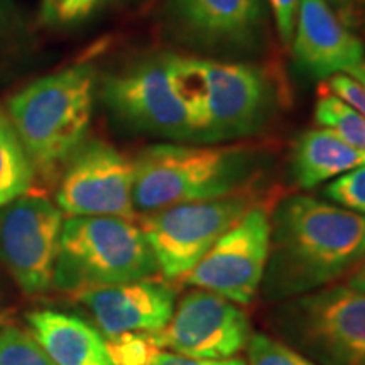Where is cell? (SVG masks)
<instances>
[{
	"label": "cell",
	"mask_w": 365,
	"mask_h": 365,
	"mask_svg": "<svg viewBox=\"0 0 365 365\" xmlns=\"http://www.w3.org/2000/svg\"><path fill=\"white\" fill-rule=\"evenodd\" d=\"M364 261L365 217L308 195L286 196L271 215L264 294H309L350 276Z\"/></svg>",
	"instance_id": "obj_1"
},
{
	"label": "cell",
	"mask_w": 365,
	"mask_h": 365,
	"mask_svg": "<svg viewBox=\"0 0 365 365\" xmlns=\"http://www.w3.org/2000/svg\"><path fill=\"white\" fill-rule=\"evenodd\" d=\"M171 80L188 112L193 140L200 144L252 135L276 107L272 80L247 63L171 54Z\"/></svg>",
	"instance_id": "obj_2"
},
{
	"label": "cell",
	"mask_w": 365,
	"mask_h": 365,
	"mask_svg": "<svg viewBox=\"0 0 365 365\" xmlns=\"http://www.w3.org/2000/svg\"><path fill=\"white\" fill-rule=\"evenodd\" d=\"M254 158L245 149L163 143L137 154L132 202L140 217L173 205L202 202L247 190Z\"/></svg>",
	"instance_id": "obj_3"
},
{
	"label": "cell",
	"mask_w": 365,
	"mask_h": 365,
	"mask_svg": "<svg viewBox=\"0 0 365 365\" xmlns=\"http://www.w3.org/2000/svg\"><path fill=\"white\" fill-rule=\"evenodd\" d=\"M95 81L93 68L76 65L33 81L9 100V118L34 171L53 176L83 143Z\"/></svg>",
	"instance_id": "obj_4"
},
{
	"label": "cell",
	"mask_w": 365,
	"mask_h": 365,
	"mask_svg": "<svg viewBox=\"0 0 365 365\" xmlns=\"http://www.w3.org/2000/svg\"><path fill=\"white\" fill-rule=\"evenodd\" d=\"M156 257L135 220L68 217L63 222L53 286L73 296L100 286L149 279Z\"/></svg>",
	"instance_id": "obj_5"
},
{
	"label": "cell",
	"mask_w": 365,
	"mask_h": 365,
	"mask_svg": "<svg viewBox=\"0 0 365 365\" xmlns=\"http://www.w3.org/2000/svg\"><path fill=\"white\" fill-rule=\"evenodd\" d=\"M257 200L247 190L202 202L173 205L140 217L159 272L166 281H182Z\"/></svg>",
	"instance_id": "obj_6"
},
{
	"label": "cell",
	"mask_w": 365,
	"mask_h": 365,
	"mask_svg": "<svg viewBox=\"0 0 365 365\" xmlns=\"http://www.w3.org/2000/svg\"><path fill=\"white\" fill-rule=\"evenodd\" d=\"M281 330L322 365H365V293L331 284L281 309Z\"/></svg>",
	"instance_id": "obj_7"
},
{
	"label": "cell",
	"mask_w": 365,
	"mask_h": 365,
	"mask_svg": "<svg viewBox=\"0 0 365 365\" xmlns=\"http://www.w3.org/2000/svg\"><path fill=\"white\" fill-rule=\"evenodd\" d=\"M105 107L127 129L171 140H193L185 105L171 80V54L149 56L102 81Z\"/></svg>",
	"instance_id": "obj_8"
},
{
	"label": "cell",
	"mask_w": 365,
	"mask_h": 365,
	"mask_svg": "<svg viewBox=\"0 0 365 365\" xmlns=\"http://www.w3.org/2000/svg\"><path fill=\"white\" fill-rule=\"evenodd\" d=\"M63 212L46 196L22 195L0 208V264L24 294L53 286Z\"/></svg>",
	"instance_id": "obj_9"
},
{
	"label": "cell",
	"mask_w": 365,
	"mask_h": 365,
	"mask_svg": "<svg viewBox=\"0 0 365 365\" xmlns=\"http://www.w3.org/2000/svg\"><path fill=\"white\" fill-rule=\"evenodd\" d=\"M252 335L242 307L212 291L193 287L175 307L161 331L153 333L161 352L195 360L234 359Z\"/></svg>",
	"instance_id": "obj_10"
},
{
	"label": "cell",
	"mask_w": 365,
	"mask_h": 365,
	"mask_svg": "<svg viewBox=\"0 0 365 365\" xmlns=\"http://www.w3.org/2000/svg\"><path fill=\"white\" fill-rule=\"evenodd\" d=\"M132 185L134 168L129 158L103 140H83L63 168L58 208L68 217L135 220Z\"/></svg>",
	"instance_id": "obj_11"
},
{
	"label": "cell",
	"mask_w": 365,
	"mask_h": 365,
	"mask_svg": "<svg viewBox=\"0 0 365 365\" xmlns=\"http://www.w3.org/2000/svg\"><path fill=\"white\" fill-rule=\"evenodd\" d=\"M269 250L271 215L257 205L203 255L182 282L247 307L261 289Z\"/></svg>",
	"instance_id": "obj_12"
},
{
	"label": "cell",
	"mask_w": 365,
	"mask_h": 365,
	"mask_svg": "<svg viewBox=\"0 0 365 365\" xmlns=\"http://www.w3.org/2000/svg\"><path fill=\"white\" fill-rule=\"evenodd\" d=\"M168 11L191 44L247 51L261 44L267 26V0H170Z\"/></svg>",
	"instance_id": "obj_13"
},
{
	"label": "cell",
	"mask_w": 365,
	"mask_h": 365,
	"mask_svg": "<svg viewBox=\"0 0 365 365\" xmlns=\"http://www.w3.org/2000/svg\"><path fill=\"white\" fill-rule=\"evenodd\" d=\"M85 304L105 339L143 333L153 335L168 325L176 307L170 282L149 279L100 286L75 294Z\"/></svg>",
	"instance_id": "obj_14"
},
{
	"label": "cell",
	"mask_w": 365,
	"mask_h": 365,
	"mask_svg": "<svg viewBox=\"0 0 365 365\" xmlns=\"http://www.w3.org/2000/svg\"><path fill=\"white\" fill-rule=\"evenodd\" d=\"M291 49L296 66L313 78L349 75L365 59V46L325 0H299Z\"/></svg>",
	"instance_id": "obj_15"
},
{
	"label": "cell",
	"mask_w": 365,
	"mask_h": 365,
	"mask_svg": "<svg viewBox=\"0 0 365 365\" xmlns=\"http://www.w3.org/2000/svg\"><path fill=\"white\" fill-rule=\"evenodd\" d=\"M27 323L54 365H115L98 328L75 314L44 309L31 313Z\"/></svg>",
	"instance_id": "obj_16"
},
{
	"label": "cell",
	"mask_w": 365,
	"mask_h": 365,
	"mask_svg": "<svg viewBox=\"0 0 365 365\" xmlns=\"http://www.w3.org/2000/svg\"><path fill=\"white\" fill-rule=\"evenodd\" d=\"M362 164H365V154L350 148L335 132L318 125L304 130L296 139L291 171L299 188L312 190Z\"/></svg>",
	"instance_id": "obj_17"
},
{
	"label": "cell",
	"mask_w": 365,
	"mask_h": 365,
	"mask_svg": "<svg viewBox=\"0 0 365 365\" xmlns=\"http://www.w3.org/2000/svg\"><path fill=\"white\" fill-rule=\"evenodd\" d=\"M34 166L11 118L0 110V208L29 191Z\"/></svg>",
	"instance_id": "obj_18"
},
{
	"label": "cell",
	"mask_w": 365,
	"mask_h": 365,
	"mask_svg": "<svg viewBox=\"0 0 365 365\" xmlns=\"http://www.w3.org/2000/svg\"><path fill=\"white\" fill-rule=\"evenodd\" d=\"M314 118L319 127L335 132L350 148L365 154V117L333 95L325 85L319 88Z\"/></svg>",
	"instance_id": "obj_19"
},
{
	"label": "cell",
	"mask_w": 365,
	"mask_h": 365,
	"mask_svg": "<svg viewBox=\"0 0 365 365\" xmlns=\"http://www.w3.org/2000/svg\"><path fill=\"white\" fill-rule=\"evenodd\" d=\"M0 365H54L31 331L6 328L0 331Z\"/></svg>",
	"instance_id": "obj_20"
},
{
	"label": "cell",
	"mask_w": 365,
	"mask_h": 365,
	"mask_svg": "<svg viewBox=\"0 0 365 365\" xmlns=\"http://www.w3.org/2000/svg\"><path fill=\"white\" fill-rule=\"evenodd\" d=\"M249 365H317L289 345L264 333H252L247 346Z\"/></svg>",
	"instance_id": "obj_21"
},
{
	"label": "cell",
	"mask_w": 365,
	"mask_h": 365,
	"mask_svg": "<svg viewBox=\"0 0 365 365\" xmlns=\"http://www.w3.org/2000/svg\"><path fill=\"white\" fill-rule=\"evenodd\" d=\"M107 340L108 352L115 365H153L161 350L154 344L153 335L130 333Z\"/></svg>",
	"instance_id": "obj_22"
},
{
	"label": "cell",
	"mask_w": 365,
	"mask_h": 365,
	"mask_svg": "<svg viewBox=\"0 0 365 365\" xmlns=\"http://www.w3.org/2000/svg\"><path fill=\"white\" fill-rule=\"evenodd\" d=\"M323 195L333 203L365 217V164L328 182Z\"/></svg>",
	"instance_id": "obj_23"
},
{
	"label": "cell",
	"mask_w": 365,
	"mask_h": 365,
	"mask_svg": "<svg viewBox=\"0 0 365 365\" xmlns=\"http://www.w3.org/2000/svg\"><path fill=\"white\" fill-rule=\"evenodd\" d=\"M110 0H44L43 12L46 19L56 24H71L86 19Z\"/></svg>",
	"instance_id": "obj_24"
},
{
	"label": "cell",
	"mask_w": 365,
	"mask_h": 365,
	"mask_svg": "<svg viewBox=\"0 0 365 365\" xmlns=\"http://www.w3.org/2000/svg\"><path fill=\"white\" fill-rule=\"evenodd\" d=\"M267 6L271 7L277 34H279L282 46L289 48L294 36L296 19H298L299 0H267Z\"/></svg>",
	"instance_id": "obj_25"
},
{
	"label": "cell",
	"mask_w": 365,
	"mask_h": 365,
	"mask_svg": "<svg viewBox=\"0 0 365 365\" xmlns=\"http://www.w3.org/2000/svg\"><path fill=\"white\" fill-rule=\"evenodd\" d=\"M325 86L333 95H336L345 103L355 108L360 115L365 117V88L362 85H359L352 76L335 75L327 80Z\"/></svg>",
	"instance_id": "obj_26"
},
{
	"label": "cell",
	"mask_w": 365,
	"mask_h": 365,
	"mask_svg": "<svg viewBox=\"0 0 365 365\" xmlns=\"http://www.w3.org/2000/svg\"><path fill=\"white\" fill-rule=\"evenodd\" d=\"M350 31H365V0H325Z\"/></svg>",
	"instance_id": "obj_27"
},
{
	"label": "cell",
	"mask_w": 365,
	"mask_h": 365,
	"mask_svg": "<svg viewBox=\"0 0 365 365\" xmlns=\"http://www.w3.org/2000/svg\"><path fill=\"white\" fill-rule=\"evenodd\" d=\"M153 365H247L245 360L242 359H227V360H195L188 357H181V355L161 352L154 360Z\"/></svg>",
	"instance_id": "obj_28"
},
{
	"label": "cell",
	"mask_w": 365,
	"mask_h": 365,
	"mask_svg": "<svg viewBox=\"0 0 365 365\" xmlns=\"http://www.w3.org/2000/svg\"><path fill=\"white\" fill-rule=\"evenodd\" d=\"M14 29V9L11 0H0V43Z\"/></svg>",
	"instance_id": "obj_29"
},
{
	"label": "cell",
	"mask_w": 365,
	"mask_h": 365,
	"mask_svg": "<svg viewBox=\"0 0 365 365\" xmlns=\"http://www.w3.org/2000/svg\"><path fill=\"white\" fill-rule=\"evenodd\" d=\"M346 284L360 291V293H365V261L346 277Z\"/></svg>",
	"instance_id": "obj_30"
},
{
	"label": "cell",
	"mask_w": 365,
	"mask_h": 365,
	"mask_svg": "<svg viewBox=\"0 0 365 365\" xmlns=\"http://www.w3.org/2000/svg\"><path fill=\"white\" fill-rule=\"evenodd\" d=\"M349 76H352V78L357 81L359 85H362L365 88V59L360 63L357 68H354V70L349 73Z\"/></svg>",
	"instance_id": "obj_31"
},
{
	"label": "cell",
	"mask_w": 365,
	"mask_h": 365,
	"mask_svg": "<svg viewBox=\"0 0 365 365\" xmlns=\"http://www.w3.org/2000/svg\"><path fill=\"white\" fill-rule=\"evenodd\" d=\"M0 299H2V298H0Z\"/></svg>",
	"instance_id": "obj_32"
}]
</instances>
